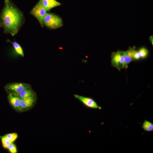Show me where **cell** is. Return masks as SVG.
Instances as JSON below:
<instances>
[{
  "instance_id": "obj_12",
  "label": "cell",
  "mask_w": 153,
  "mask_h": 153,
  "mask_svg": "<svg viewBox=\"0 0 153 153\" xmlns=\"http://www.w3.org/2000/svg\"><path fill=\"white\" fill-rule=\"evenodd\" d=\"M142 128L146 131L150 132L153 131V123L151 122L145 120L143 122Z\"/></svg>"
},
{
  "instance_id": "obj_10",
  "label": "cell",
  "mask_w": 153,
  "mask_h": 153,
  "mask_svg": "<svg viewBox=\"0 0 153 153\" xmlns=\"http://www.w3.org/2000/svg\"><path fill=\"white\" fill-rule=\"evenodd\" d=\"M39 0L47 11L61 5V3L56 0Z\"/></svg>"
},
{
  "instance_id": "obj_19",
  "label": "cell",
  "mask_w": 153,
  "mask_h": 153,
  "mask_svg": "<svg viewBox=\"0 0 153 153\" xmlns=\"http://www.w3.org/2000/svg\"><path fill=\"white\" fill-rule=\"evenodd\" d=\"M149 40L151 42L152 45H153V36H151L149 37Z\"/></svg>"
},
{
  "instance_id": "obj_9",
  "label": "cell",
  "mask_w": 153,
  "mask_h": 153,
  "mask_svg": "<svg viewBox=\"0 0 153 153\" xmlns=\"http://www.w3.org/2000/svg\"><path fill=\"white\" fill-rule=\"evenodd\" d=\"M8 101L12 106L18 111H22L20 103V98L11 94L8 96Z\"/></svg>"
},
{
  "instance_id": "obj_2",
  "label": "cell",
  "mask_w": 153,
  "mask_h": 153,
  "mask_svg": "<svg viewBox=\"0 0 153 153\" xmlns=\"http://www.w3.org/2000/svg\"><path fill=\"white\" fill-rule=\"evenodd\" d=\"M43 25L51 29L60 27L63 25L61 18L58 16L52 13H47L43 20Z\"/></svg>"
},
{
  "instance_id": "obj_16",
  "label": "cell",
  "mask_w": 153,
  "mask_h": 153,
  "mask_svg": "<svg viewBox=\"0 0 153 153\" xmlns=\"http://www.w3.org/2000/svg\"><path fill=\"white\" fill-rule=\"evenodd\" d=\"M138 52L140 58H146L148 54V50L144 47L141 48L139 50Z\"/></svg>"
},
{
  "instance_id": "obj_18",
  "label": "cell",
  "mask_w": 153,
  "mask_h": 153,
  "mask_svg": "<svg viewBox=\"0 0 153 153\" xmlns=\"http://www.w3.org/2000/svg\"><path fill=\"white\" fill-rule=\"evenodd\" d=\"M133 57L134 60H138L140 58V57L138 51L134 50L132 53Z\"/></svg>"
},
{
  "instance_id": "obj_13",
  "label": "cell",
  "mask_w": 153,
  "mask_h": 153,
  "mask_svg": "<svg viewBox=\"0 0 153 153\" xmlns=\"http://www.w3.org/2000/svg\"><path fill=\"white\" fill-rule=\"evenodd\" d=\"M7 41L12 44L16 51L18 54L22 57H24V54L23 50L21 46L19 44L15 41L12 42L9 39H8Z\"/></svg>"
},
{
  "instance_id": "obj_8",
  "label": "cell",
  "mask_w": 153,
  "mask_h": 153,
  "mask_svg": "<svg viewBox=\"0 0 153 153\" xmlns=\"http://www.w3.org/2000/svg\"><path fill=\"white\" fill-rule=\"evenodd\" d=\"M135 49V47H129V48L124 51V68L126 69L128 67V64L132 61L135 60L133 57V52Z\"/></svg>"
},
{
  "instance_id": "obj_3",
  "label": "cell",
  "mask_w": 153,
  "mask_h": 153,
  "mask_svg": "<svg viewBox=\"0 0 153 153\" xmlns=\"http://www.w3.org/2000/svg\"><path fill=\"white\" fill-rule=\"evenodd\" d=\"M47 12L39 0L30 11V13L37 19L41 26L43 27V20Z\"/></svg>"
},
{
  "instance_id": "obj_17",
  "label": "cell",
  "mask_w": 153,
  "mask_h": 153,
  "mask_svg": "<svg viewBox=\"0 0 153 153\" xmlns=\"http://www.w3.org/2000/svg\"><path fill=\"white\" fill-rule=\"evenodd\" d=\"M7 148L11 153H16L17 152V151L16 146L12 142L11 143L9 144Z\"/></svg>"
},
{
  "instance_id": "obj_4",
  "label": "cell",
  "mask_w": 153,
  "mask_h": 153,
  "mask_svg": "<svg viewBox=\"0 0 153 153\" xmlns=\"http://www.w3.org/2000/svg\"><path fill=\"white\" fill-rule=\"evenodd\" d=\"M124 51H118L112 53L111 64L113 67L116 68L118 70L124 68Z\"/></svg>"
},
{
  "instance_id": "obj_14",
  "label": "cell",
  "mask_w": 153,
  "mask_h": 153,
  "mask_svg": "<svg viewBox=\"0 0 153 153\" xmlns=\"http://www.w3.org/2000/svg\"><path fill=\"white\" fill-rule=\"evenodd\" d=\"M5 136L8 139L11 143L15 141L17 138L18 134L16 133L7 134Z\"/></svg>"
},
{
  "instance_id": "obj_15",
  "label": "cell",
  "mask_w": 153,
  "mask_h": 153,
  "mask_svg": "<svg viewBox=\"0 0 153 153\" xmlns=\"http://www.w3.org/2000/svg\"><path fill=\"white\" fill-rule=\"evenodd\" d=\"M1 139L3 147L5 148H7L11 142L5 135L1 137Z\"/></svg>"
},
{
  "instance_id": "obj_1",
  "label": "cell",
  "mask_w": 153,
  "mask_h": 153,
  "mask_svg": "<svg viewBox=\"0 0 153 153\" xmlns=\"http://www.w3.org/2000/svg\"><path fill=\"white\" fill-rule=\"evenodd\" d=\"M22 13L9 0H5L1 19L5 31L12 36L15 35L21 26L23 20Z\"/></svg>"
},
{
  "instance_id": "obj_6",
  "label": "cell",
  "mask_w": 153,
  "mask_h": 153,
  "mask_svg": "<svg viewBox=\"0 0 153 153\" xmlns=\"http://www.w3.org/2000/svg\"><path fill=\"white\" fill-rule=\"evenodd\" d=\"M31 88L30 85L23 83H15L7 85L5 88L9 94H18L22 90Z\"/></svg>"
},
{
  "instance_id": "obj_5",
  "label": "cell",
  "mask_w": 153,
  "mask_h": 153,
  "mask_svg": "<svg viewBox=\"0 0 153 153\" xmlns=\"http://www.w3.org/2000/svg\"><path fill=\"white\" fill-rule=\"evenodd\" d=\"M74 96L87 108L99 110L102 109V107L99 106L96 102L92 97L75 94H74Z\"/></svg>"
},
{
  "instance_id": "obj_7",
  "label": "cell",
  "mask_w": 153,
  "mask_h": 153,
  "mask_svg": "<svg viewBox=\"0 0 153 153\" xmlns=\"http://www.w3.org/2000/svg\"><path fill=\"white\" fill-rule=\"evenodd\" d=\"M36 100L35 95L23 99L20 98V104L22 110H26L31 108L35 103Z\"/></svg>"
},
{
  "instance_id": "obj_11",
  "label": "cell",
  "mask_w": 153,
  "mask_h": 153,
  "mask_svg": "<svg viewBox=\"0 0 153 153\" xmlns=\"http://www.w3.org/2000/svg\"><path fill=\"white\" fill-rule=\"evenodd\" d=\"M11 94L21 99L35 95L33 91L31 88L24 90L19 93Z\"/></svg>"
}]
</instances>
